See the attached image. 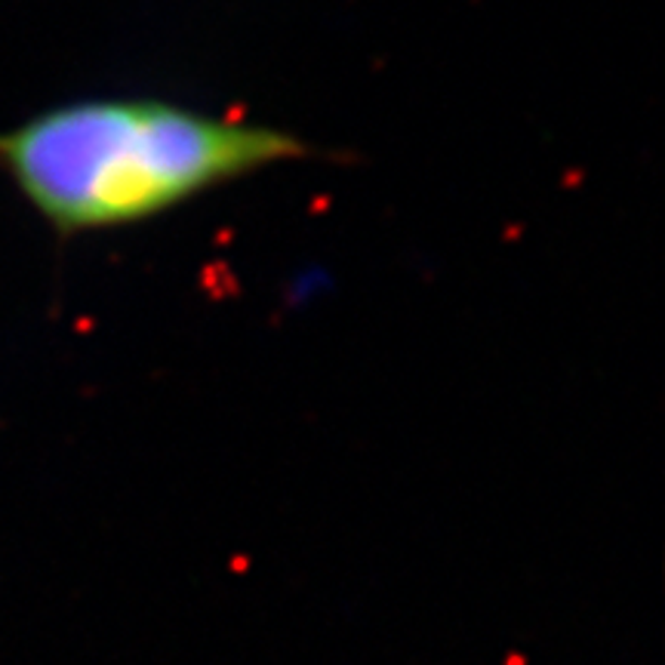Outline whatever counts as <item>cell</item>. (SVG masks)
<instances>
[{"label":"cell","mask_w":665,"mask_h":665,"mask_svg":"<svg viewBox=\"0 0 665 665\" xmlns=\"http://www.w3.org/2000/svg\"><path fill=\"white\" fill-rule=\"evenodd\" d=\"M318 157L281 127L154 95H90L0 130V172L59 241L133 229L256 172Z\"/></svg>","instance_id":"6da1fadb"}]
</instances>
